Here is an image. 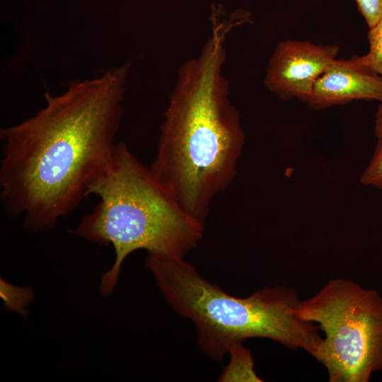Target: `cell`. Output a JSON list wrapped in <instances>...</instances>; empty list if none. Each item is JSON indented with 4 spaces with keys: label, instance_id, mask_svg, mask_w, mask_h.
<instances>
[{
    "label": "cell",
    "instance_id": "10",
    "mask_svg": "<svg viewBox=\"0 0 382 382\" xmlns=\"http://www.w3.org/2000/svg\"><path fill=\"white\" fill-rule=\"evenodd\" d=\"M377 138L376 149L369 165L360 177V182L364 185L382 190V136Z\"/></svg>",
    "mask_w": 382,
    "mask_h": 382
},
{
    "label": "cell",
    "instance_id": "13",
    "mask_svg": "<svg viewBox=\"0 0 382 382\" xmlns=\"http://www.w3.org/2000/svg\"><path fill=\"white\" fill-rule=\"evenodd\" d=\"M375 133L377 137L382 136V103L378 106L375 115Z\"/></svg>",
    "mask_w": 382,
    "mask_h": 382
},
{
    "label": "cell",
    "instance_id": "2",
    "mask_svg": "<svg viewBox=\"0 0 382 382\" xmlns=\"http://www.w3.org/2000/svg\"><path fill=\"white\" fill-rule=\"evenodd\" d=\"M200 53L178 71L150 170L188 214L204 222L214 197L236 175L245 133L223 74L225 42L238 25L212 15Z\"/></svg>",
    "mask_w": 382,
    "mask_h": 382
},
{
    "label": "cell",
    "instance_id": "8",
    "mask_svg": "<svg viewBox=\"0 0 382 382\" xmlns=\"http://www.w3.org/2000/svg\"><path fill=\"white\" fill-rule=\"evenodd\" d=\"M228 354L230 361L219 377V381H262L255 371L250 351L244 347L243 343L233 347Z\"/></svg>",
    "mask_w": 382,
    "mask_h": 382
},
{
    "label": "cell",
    "instance_id": "1",
    "mask_svg": "<svg viewBox=\"0 0 382 382\" xmlns=\"http://www.w3.org/2000/svg\"><path fill=\"white\" fill-rule=\"evenodd\" d=\"M129 62L45 94L34 115L0 129L1 198L34 231L53 228L88 196L111 162L122 117Z\"/></svg>",
    "mask_w": 382,
    "mask_h": 382
},
{
    "label": "cell",
    "instance_id": "3",
    "mask_svg": "<svg viewBox=\"0 0 382 382\" xmlns=\"http://www.w3.org/2000/svg\"><path fill=\"white\" fill-rule=\"evenodd\" d=\"M146 265L170 306L193 323L199 347L212 359L221 361L250 338L316 356L323 337L316 323L295 313L301 300L296 288L267 286L238 298L206 280L184 258L148 255Z\"/></svg>",
    "mask_w": 382,
    "mask_h": 382
},
{
    "label": "cell",
    "instance_id": "6",
    "mask_svg": "<svg viewBox=\"0 0 382 382\" xmlns=\"http://www.w3.org/2000/svg\"><path fill=\"white\" fill-rule=\"evenodd\" d=\"M339 50L335 45L282 41L270 58L264 84L282 99L307 102L316 80L336 59Z\"/></svg>",
    "mask_w": 382,
    "mask_h": 382
},
{
    "label": "cell",
    "instance_id": "12",
    "mask_svg": "<svg viewBox=\"0 0 382 382\" xmlns=\"http://www.w3.org/2000/svg\"><path fill=\"white\" fill-rule=\"evenodd\" d=\"M356 2L369 29L375 26L382 16V0H356Z\"/></svg>",
    "mask_w": 382,
    "mask_h": 382
},
{
    "label": "cell",
    "instance_id": "7",
    "mask_svg": "<svg viewBox=\"0 0 382 382\" xmlns=\"http://www.w3.org/2000/svg\"><path fill=\"white\" fill-rule=\"evenodd\" d=\"M357 100L382 103V77L361 56L335 59L316 80L307 103L320 110Z\"/></svg>",
    "mask_w": 382,
    "mask_h": 382
},
{
    "label": "cell",
    "instance_id": "4",
    "mask_svg": "<svg viewBox=\"0 0 382 382\" xmlns=\"http://www.w3.org/2000/svg\"><path fill=\"white\" fill-rule=\"evenodd\" d=\"M90 195L98 197V203L74 233L114 249V262L101 278L104 296L112 292L123 262L132 252L184 258L203 237L204 222L183 210L123 142L116 144L111 162L91 186Z\"/></svg>",
    "mask_w": 382,
    "mask_h": 382
},
{
    "label": "cell",
    "instance_id": "5",
    "mask_svg": "<svg viewBox=\"0 0 382 382\" xmlns=\"http://www.w3.org/2000/svg\"><path fill=\"white\" fill-rule=\"evenodd\" d=\"M324 337L315 359L329 382H369L382 370V296L344 278L329 280L294 308Z\"/></svg>",
    "mask_w": 382,
    "mask_h": 382
},
{
    "label": "cell",
    "instance_id": "11",
    "mask_svg": "<svg viewBox=\"0 0 382 382\" xmlns=\"http://www.w3.org/2000/svg\"><path fill=\"white\" fill-rule=\"evenodd\" d=\"M1 294L7 306L13 311L25 313V307L31 300V291L29 289L18 288L1 281Z\"/></svg>",
    "mask_w": 382,
    "mask_h": 382
},
{
    "label": "cell",
    "instance_id": "9",
    "mask_svg": "<svg viewBox=\"0 0 382 382\" xmlns=\"http://www.w3.org/2000/svg\"><path fill=\"white\" fill-rule=\"evenodd\" d=\"M369 52L362 55L364 61L382 77V16L368 33Z\"/></svg>",
    "mask_w": 382,
    "mask_h": 382
}]
</instances>
